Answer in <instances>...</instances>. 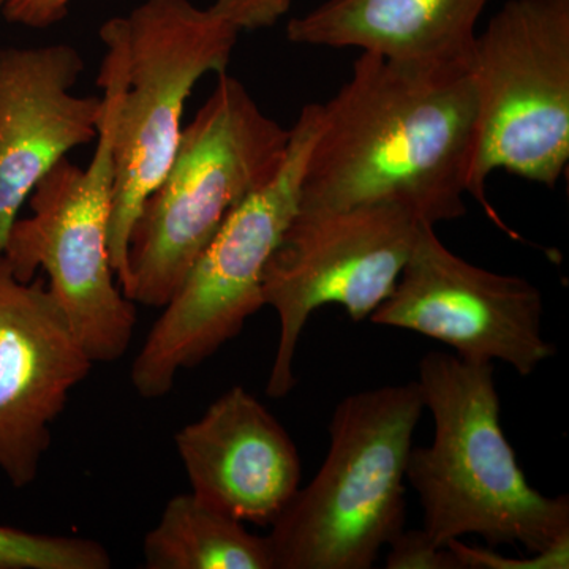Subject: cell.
I'll use <instances>...</instances> for the list:
<instances>
[{
  "label": "cell",
  "mask_w": 569,
  "mask_h": 569,
  "mask_svg": "<svg viewBox=\"0 0 569 569\" xmlns=\"http://www.w3.org/2000/svg\"><path fill=\"white\" fill-rule=\"evenodd\" d=\"M320 121V103L302 108L277 173L236 206L162 307L130 370L142 399L170 395L181 370L211 358L264 307L266 266L298 211Z\"/></svg>",
  "instance_id": "obj_6"
},
{
  "label": "cell",
  "mask_w": 569,
  "mask_h": 569,
  "mask_svg": "<svg viewBox=\"0 0 569 569\" xmlns=\"http://www.w3.org/2000/svg\"><path fill=\"white\" fill-rule=\"evenodd\" d=\"M239 33L190 0H144L100 28L107 48L100 73L116 88L110 249L119 284L134 220L181 140L187 100L204 74L223 73Z\"/></svg>",
  "instance_id": "obj_4"
},
{
  "label": "cell",
  "mask_w": 569,
  "mask_h": 569,
  "mask_svg": "<svg viewBox=\"0 0 569 569\" xmlns=\"http://www.w3.org/2000/svg\"><path fill=\"white\" fill-rule=\"evenodd\" d=\"M148 569H274L266 537H257L192 492L164 505L142 541Z\"/></svg>",
  "instance_id": "obj_15"
},
{
  "label": "cell",
  "mask_w": 569,
  "mask_h": 569,
  "mask_svg": "<svg viewBox=\"0 0 569 569\" xmlns=\"http://www.w3.org/2000/svg\"><path fill=\"white\" fill-rule=\"evenodd\" d=\"M7 2H9V0H0V14L6 10Z\"/></svg>",
  "instance_id": "obj_21"
},
{
  "label": "cell",
  "mask_w": 569,
  "mask_h": 569,
  "mask_svg": "<svg viewBox=\"0 0 569 569\" xmlns=\"http://www.w3.org/2000/svg\"><path fill=\"white\" fill-rule=\"evenodd\" d=\"M418 385L433 440L411 448L406 478L417 490L427 537L445 548L477 535L530 553L569 541L568 497H546L530 486L505 436L493 362L432 351L419 361Z\"/></svg>",
  "instance_id": "obj_2"
},
{
  "label": "cell",
  "mask_w": 569,
  "mask_h": 569,
  "mask_svg": "<svg viewBox=\"0 0 569 569\" xmlns=\"http://www.w3.org/2000/svg\"><path fill=\"white\" fill-rule=\"evenodd\" d=\"M419 224L411 213L391 204L336 211L298 206L264 271V306H271L280 321L266 395L283 399L296 387V350L317 309L339 305L351 320L362 321L387 301Z\"/></svg>",
  "instance_id": "obj_9"
},
{
  "label": "cell",
  "mask_w": 569,
  "mask_h": 569,
  "mask_svg": "<svg viewBox=\"0 0 569 569\" xmlns=\"http://www.w3.org/2000/svg\"><path fill=\"white\" fill-rule=\"evenodd\" d=\"M448 548L456 553L462 569H567L569 568V541L556 548L533 553L530 559H509L496 550L468 546L462 539H452Z\"/></svg>",
  "instance_id": "obj_17"
},
{
  "label": "cell",
  "mask_w": 569,
  "mask_h": 569,
  "mask_svg": "<svg viewBox=\"0 0 569 569\" xmlns=\"http://www.w3.org/2000/svg\"><path fill=\"white\" fill-rule=\"evenodd\" d=\"M293 0H216L211 9L231 22L239 32L260 31L274 26Z\"/></svg>",
  "instance_id": "obj_19"
},
{
  "label": "cell",
  "mask_w": 569,
  "mask_h": 569,
  "mask_svg": "<svg viewBox=\"0 0 569 569\" xmlns=\"http://www.w3.org/2000/svg\"><path fill=\"white\" fill-rule=\"evenodd\" d=\"M174 443L190 492L239 522L272 526L298 492L302 467L295 441L242 387L213 400Z\"/></svg>",
  "instance_id": "obj_13"
},
{
  "label": "cell",
  "mask_w": 569,
  "mask_h": 569,
  "mask_svg": "<svg viewBox=\"0 0 569 569\" xmlns=\"http://www.w3.org/2000/svg\"><path fill=\"white\" fill-rule=\"evenodd\" d=\"M73 0H9L3 17L29 29H48L69 14Z\"/></svg>",
  "instance_id": "obj_20"
},
{
  "label": "cell",
  "mask_w": 569,
  "mask_h": 569,
  "mask_svg": "<svg viewBox=\"0 0 569 569\" xmlns=\"http://www.w3.org/2000/svg\"><path fill=\"white\" fill-rule=\"evenodd\" d=\"M92 366L44 280L21 282L0 254V471L13 488L39 477L51 427Z\"/></svg>",
  "instance_id": "obj_11"
},
{
  "label": "cell",
  "mask_w": 569,
  "mask_h": 569,
  "mask_svg": "<svg viewBox=\"0 0 569 569\" xmlns=\"http://www.w3.org/2000/svg\"><path fill=\"white\" fill-rule=\"evenodd\" d=\"M468 61L361 52L347 84L321 104L299 208L391 204L432 227L466 216L477 144Z\"/></svg>",
  "instance_id": "obj_1"
},
{
  "label": "cell",
  "mask_w": 569,
  "mask_h": 569,
  "mask_svg": "<svg viewBox=\"0 0 569 569\" xmlns=\"http://www.w3.org/2000/svg\"><path fill=\"white\" fill-rule=\"evenodd\" d=\"M477 144L468 194L519 239L490 206L497 170L557 186L569 162V0H508L470 51Z\"/></svg>",
  "instance_id": "obj_7"
},
{
  "label": "cell",
  "mask_w": 569,
  "mask_h": 569,
  "mask_svg": "<svg viewBox=\"0 0 569 569\" xmlns=\"http://www.w3.org/2000/svg\"><path fill=\"white\" fill-rule=\"evenodd\" d=\"M288 141L290 129L220 73L134 220L123 295L134 305H168L236 206L277 173Z\"/></svg>",
  "instance_id": "obj_3"
},
{
  "label": "cell",
  "mask_w": 569,
  "mask_h": 569,
  "mask_svg": "<svg viewBox=\"0 0 569 569\" xmlns=\"http://www.w3.org/2000/svg\"><path fill=\"white\" fill-rule=\"evenodd\" d=\"M388 569H462L448 546L440 548L425 530L403 529L389 542Z\"/></svg>",
  "instance_id": "obj_18"
},
{
  "label": "cell",
  "mask_w": 569,
  "mask_h": 569,
  "mask_svg": "<svg viewBox=\"0 0 569 569\" xmlns=\"http://www.w3.org/2000/svg\"><path fill=\"white\" fill-rule=\"evenodd\" d=\"M542 312L541 291L529 280L468 263L421 223L395 291L369 318L440 340L463 361H501L529 377L556 355L542 336Z\"/></svg>",
  "instance_id": "obj_10"
},
{
  "label": "cell",
  "mask_w": 569,
  "mask_h": 569,
  "mask_svg": "<svg viewBox=\"0 0 569 569\" xmlns=\"http://www.w3.org/2000/svg\"><path fill=\"white\" fill-rule=\"evenodd\" d=\"M490 0H328L287 26L291 43L392 59L470 56Z\"/></svg>",
  "instance_id": "obj_14"
},
{
  "label": "cell",
  "mask_w": 569,
  "mask_h": 569,
  "mask_svg": "<svg viewBox=\"0 0 569 569\" xmlns=\"http://www.w3.org/2000/svg\"><path fill=\"white\" fill-rule=\"evenodd\" d=\"M82 70L66 43L0 50V254L37 183L99 137L102 97L73 93Z\"/></svg>",
  "instance_id": "obj_12"
},
{
  "label": "cell",
  "mask_w": 569,
  "mask_h": 569,
  "mask_svg": "<svg viewBox=\"0 0 569 569\" xmlns=\"http://www.w3.org/2000/svg\"><path fill=\"white\" fill-rule=\"evenodd\" d=\"M103 91L96 152L88 167L62 159L29 197L32 216L11 227L3 257L21 282L39 271L74 335L96 362H116L132 343L137 309L112 268L110 230L114 197L112 126L116 88Z\"/></svg>",
  "instance_id": "obj_8"
},
{
  "label": "cell",
  "mask_w": 569,
  "mask_h": 569,
  "mask_svg": "<svg viewBox=\"0 0 569 569\" xmlns=\"http://www.w3.org/2000/svg\"><path fill=\"white\" fill-rule=\"evenodd\" d=\"M111 565L110 552L96 539L0 526V569H110Z\"/></svg>",
  "instance_id": "obj_16"
},
{
  "label": "cell",
  "mask_w": 569,
  "mask_h": 569,
  "mask_svg": "<svg viewBox=\"0 0 569 569\" xmlns=\"http://www.w3.org/2000/svg\"><path fill=\"white\" fill-rule=\"evenodd\" d=\"M418 381L356 392L329 422L328 456L271 526L274 569H369L406 527V473L425 411Z\"/></svg>",
  "instance_id": "obj_5"
}]
</instances>
